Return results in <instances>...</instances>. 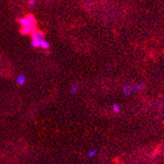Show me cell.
<instances>
[{
    "mask_svg": "<svg viewBox=\"0 0 164 164\" xmlns=\"http://www.w3.org/2000/svg\"><path fill=\"white\" fill-rule=\"evenodd\" d=\"M18 22L21 25V27H27L33 25H36V20L33 15H28L26 16L19 19Z\"/></svg>",
    "mask_w": 164,
    "mask_h": 164,
    "instance_id": "cell-1",
    "label": "cell"
},
{
    "mask_svg": "<svg viewBox=\"0 0 164 164\" xmlns=\"http://www.w3.org/2000/svg\"><path fill=\"white\" fill-rule=\"evenodd\" d=\"M31 46L35 48H42V49H48L50 47V42L46 39H34L31 40Z\"/></svg>",
    "mask_w": 164,
    "mask_h": 164,
    "instance_id": "cell-2",
    "label": "cell"
},
{
    "mask_svg": "<svg viewBox=\"0 0 164 164\" xmlns=\"http://www.w3.org/2000/svg\"><path fill=\"white\" fill-rule=\"evenodd\" d=\"M35 31H37V25H33L27 26V27H21V33L25 35L32 34Z\"/></svg>",
    "mask_w": 164,
    "mask_h": 164,
    "instance_id": "cell-3",
    "label": "cell"
},
{
    "mask_svg": "<svg viewBox=\"0 0 164 164\" xmlns=\"http://www.w3.org/2000/svg\"><path fill=\"white\" fill-rule=\"evenodd\" d=\"M122 92H123V94L125 96H131L133 93H135L136 90H135L134 85L133 86H131V85H125V86H123Z\"/></svg>",
    "mask_w": 164,
    "mask_h": 164,
    "instance_id": "cell-4",
    "label": "cell"
},
{
    "mask_svg": "<svg viewBox=\"0 0 164 164\" xmlns=\"http://www.w3.org/2000/svg\"><path fill=\"white\" fill-rule=\"evenodd\" d=\"M16 84L20 85V86H22L25 83H26V77L25 75L23 74H20L17 75L16 79Z\"/></svg>",
    "mask_w": 164,
    "mask_h": 164,
    "instance_id": "cell-5",
    "label": "cell"
},
{
    "mask_svg": "<svg viewBox=\"0 0 164 164\" xmlns=\"http://www.w3.org/2000/svg\"><path fill=\"white\" fill-rule=\"evenodd\" d=\"M44 33L40 30H37L34 33L31 34V40H34V39H42L44 38Z\"/></svg>",
    "mask_w": 164,
    "mask_h": 164,
    "instance_id": "cell-6",
    "label": "cell"
},
{
    "mask_svg": "<svg viewBox=\"0 0 164 164\" xmlns=\"http://www.w3.org/2000/svg\"><path fill=\"white\" fill-rule=\"evenodd\" d=\"M79 89V85L78 83H75V84L71 85L70 88V92L72 95H75V94L78 92V91Z\"/></svg>",
    "mask_w": 164,
    "mask_h": 164,
    "instance_id": "cell-7",
    "label": "cell"
},
{
    "mask_svg": "<svg viewBox=\"0 0 164 164\" xmlns=\"http://www.w3.org/2000/svg\"><path fill=\"white\" fill-rule=\"evenodd\" d=\"M112 110L113 112L115 113H119L121 111V108H120V105L118 103H113L112 105Z\"/></svg>",
    "mask_w": 164,
    "mask_h": 164,
    "instance_id": "cell-8",
    "label": "cell"
},
{
    "mask_svg": "<svg viewBox=\"0 0 164 164\" xmlns=\"http://www.w3.org/2000/svg\"><path fill=\"white\" fill-rule=\"evenodd\" d=\"M134 87H135V90H136V92H139V91H141V90L144 89L145 87H146V84L144 83H140L134 85Z\"/></svg>",
    "mask_w": 164,
    "mask_h": 164,
    "instance_id": "cell-9",
    "label": "cell"
},
{
    "mask_svg": "<svg viewBox=\"0 0 164 164\" xmlns=\"http://www.w3.org/2000/svg\"><path fill=\"white\" fill-rule=\"evenodd\" d=\"M96 154H97L96 150H91L87 152V157H89V158H95Z\"/></svg>",
    "mask_w": 164,
    "mask_h": 164,
    "instance_id": "cell-10",
    "label": "cell"
},
{
    "mask_svg": "<svg viewBox=\"0 0 164 164\" xmlns=\"http://www.w3.org/2000/svg\"><path fill=\"white\" fill-rule=\"evenodd\" d=\"M28 3L30 7H33V6L35 5V3H36V1H35V0H29Z\"/></svg>",
    "mask_w": 164,
    "mask_h": 164,
    "instance_id": "cell-11",
    "label": "cell"
}]
</instances>
